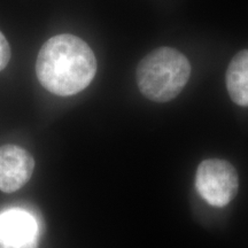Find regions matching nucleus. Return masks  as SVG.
<instances>
[{
	"mask_svg": "<svg viewBox=\"0 0 248 248\" xmlns=\"http://www.w3.org/2000/svg\"><path fill=\"white\" fill-rule=\"evenodd\" d=\"M97 59L79 37L62 33L49 38L40 48L36 75L48 92L69 97L82 92L94 78Z\"/></svg>",
	"mask_w": 248,
	"mask_h": 248,
	"instance_id": "obj_1",
	"label": "nucleus"
},
{
	"mask_svg": "<svg viewBox=\"0 0 248 248\" xmlns=\"http://www.w3.org/2000/svg\"><path fill=\"white\" fill-rule=\"evenodd\" d=\"M191 64L176 48L162 46L148 53L139 62L136 79L142 94L155 102L176 98L187 84Z\"/></svg>",
	"mask_w": 248,
	"mask_h": 248,
	"instance_id": "obj_2",
	"label": "nucleus"
},
{
	"mask_svg": "<svg viewBox=\"0 0 248 248\" xmlns=\"http://www.w3.org/2000/svg\"><path fill=\"white\" fill-rule=\"evenodd\" d=\"M195 187L209 204L225 207L234 199L239 188L237 170L228 161L204 160L198 167Z\"/></svg>",
	"mask_w": 248,
	"mask_h": 248,
	"instance_id": "obj_3",
	"label": "nucleus"
},
{
	"mask_svg": "<svg viewBox=\"0 0 248 248\" xmlns=\"http://www.w3.org/2000/svg\"><path fill=\"white\" fill-rule=\"evenodd\" d=\"M39 223L22 208L0 213V248H38Z\"/></svg>",
	"mask_w": 248,
	"mask_h": 248,
	"instance_id": "obj_4",
	"label": "nucleus"
},
{
	"mask_svg": "<svg viewBox=\"0 0 248 248\" xmlns=\"http://www.w3.org/2000/svg\"><path fill=\"white\" fill-rule=\"evenodd\" d=\"M35 160L17 145L0 146V191L13 193L23 187L32 176Z\"/></svg>",
	"mask_w": 248,
	"mask_h": 248,
	"instance_id": "obj_5",
	"label": "nucleus"
},
{
	"mask_svg": "<svg viewBox=\"0 0 248 248\" xmlns=\"http://www.w3.org/2000/svg\"><path fill=\"white\" fill-rule=\"evenodd\" d=\"M225 80L232 101L248 107V49L234 55L226 70Z\"/></svg>",
	"mask_w": 248,
	"mask_h": 248,
	"instance_id": "obj_6",
	"label": "nucleus"
},
{
	"mask_svg": "<svg viewBox=\"0 0 248 248\" xmlns=\"http://www.w3.org/2000/svg\"><path fill=\"white\" fill-rule=\"evenodd\" d=\"M9 60H11V46L4 33L0 31V71L7 67Z\"/></svg>",
	"mask_w": 248,
	"mask_h": 248,
	"instance_id": "obj_7",
	"label": "nucleus"
}]
</instances>
